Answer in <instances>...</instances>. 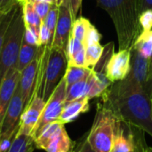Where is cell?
<instances>
[{
	"label": "cell",
	"mask_w": 152,
	"mask_h": 152,
	"mask_svg": "<svg viewBox=\"0 0 152 152\" xmlns=\"http://www.w3.org/2000/svg\"><path fill=\"white\" fill-rule=\"evenodd\" d=\"M100 98L101 102L110 108L121 122L152 137L151 95L137 82L126 77L111 83Z\"/></svg>",
	"instance_id": "6da1fadb"
},
{
	"label": "cell",
	"mask_w": 152,
	"mask_h": 152,
	"mask_svg": "<svg viewBox=\"0 0 152 152\" xmlns=\"http://www.w3.org/2000/svg\"><path fill=\"white\" fill-rule=\"evenodd\" d=\"M115 26L119 51L130 49L142 33L140 26V0H97Z\"/></svg>",
	"instance_id": "7a4b0ae2"
},
{
	"label": "cell",
	"mask_w": 152,
	"mask_h": 152,
	"mask_svg": "<svg viewBox=\"0 0 152 152\" xmlns=\"http://www.w3.org/2000/svg\"><path fill=\"white\" fill-rule=\"evenodd\" d=\"M68 59L64 50L42 46L35 94L45 102L64 77Z\"/></svg>",
	"instance_id": "3957f363"
},
{
	"label": "cell",
	"mask_w": 152,
	"mask_h": 152,
	"mask_svg": "<svg viewBox=\"0 0 152 152\" xmlns=\"http://www.w3.org/2000/svg\"><path fill=\"white\" fill-rule=\"evenodd\" d=\"M121 121L112 110L100 102L86 139L95 152H111Z\"/></svg>",
	"instance_id": "277c9868"
},
{
	"label": "cell",
	"mask_w": 152,
	"mask_h": 152,
	"mask_svg": "<svg viewBox=\"0 0 152 152\" xmlns=\"http://www.w3.org/2000/svg\"><path fill=\"white\" fill-rule=\"evenodd\" d=\"M25 24L21 4H19L6 30L0 52V85L12 68H15L23 41Z\"/></svg>",
	"instance_id": "5b68a950"
},
{
	"label": "cell",
	"mask_w": 152,
	"mask_h": 152,
	"mask_svg": "<svg viewBox=\"0 0 152 152\" xmlns=\"http://www.w3.org/2000/svg\"><path fill=\"white\" fill-rule=\"evenodd\" d=\"M66 90H67V85L63 77L61 81L59 83V85L57 86V87L54 89L50 98L45 102L41 118L31 134L33 139H35L38 135V134L41 132L44 126H45L47 124L51 122L59 119L65 105Z\"/></svg>",
	"instance_id": "8992f818"
},
{
	"label": "cell",
	"mask_w": 152,
	"mask_h": 152,
	"mask_svg": "<svg viewBox=\"0 0 152 152\" xmlns=\"http://www.w3.org/2000/svg\"><path fill=\"white\" fill-rule=\"evenodd\" d=\"M45 102L38 95L34 94L29 103L24 108L20 118L18 135H30L32 134L36 126L37 125L41 115L43 113Z\"/></svg>",
	"instance_id": "52a82bcc"
},
{
	"label": "cell",
	"mask_w": 152,
	"mask_h": 152,
	"mask_svg": "<svg viewBox=\"0 0 152 152\" xmlns=\"http://www.w3.org/2000/svg\"><path fill=\"white\" fill-rule=\"evenodd\" d=\"M58 7V20L56 23L52 47L59 48L65 51L71 36V29L74 19L69 7L64 4H61Z\"/></svg>",
	"instance_id": "ba28073f"
},
{
	"label": "cell",
	"mask_w": 152,
	"mask_h": 152,
	"mask_svg": "<svg viewBox=\"0 0 152 152\" xmlns=\"http://www.w3.org/2000/svg\"><path fill=\"white\" fill-rule=\"evenodd\" d=\"M130 50V71L127 77L137 82L151 95V88L149 83V58H146L133 46Z\"/></svg>",
	"instance_id": "9c48e42d"
},
{
	"label": "cell",
	"mask_w": 152,
	"mask_h": 152,
	"mask_svg": "<svg viewBox=\"0 0 152 152\" xmlns=\"http://www.w3.org/2000/svg\"><path fill=\"white\" fill-rule=\"evenodd\" d=\"M130 49L121 50L117 53H113L106 66L105 74L107 78L111 83L126 78L130 71Z\"/></svg>",
	"instance_id": "30bf717a"
},
{
	"label": "cell",
	"mask_w": 152,
	"mask_h": 152,
	"mask_svg": "<svg viewBox=\"0 0 152 152\" xmlns=\"http://www.w3.org/2000/svg\"><path fill=\"white\" fill-rule=\"evenodd\" d=\"M41 50H42V46H40V51H39L38 56L20 72L19 85L20 87L24 108L29 103V102L31 101V99L35 94Z\"/></svg>",
	"instance_id": "8fae6325"
},
{
	"label": "cell",
	"mask_w": 152,
	"mask_h": 152,
	"mask_svg": "<svg viewBox=\"0 0 152 152\" xmlns=\"http://www.w3.org/2000/svg\"><path fill=\"white\" fill-rule=\"evenodd\" d=\"M23 110H24V103L22 100L20 87V85L18 84L16 90L13 94V96L6 110L2 124L1 134H6L12 132L15 130L17 127H19L20 118L23 112Z\"/></svg>",
	"instance_id": "7c38bea8"
},
{
	"label": "cell",
	"mask_w": 152,
	"mask_h": 152,
	"mask_svg": "<svg viewBox=\"0 0 152 152\" xmlns=\"http://www.w3.org/2000/svg\"><path fill=\"white\" fill-rule=\"evenodd\" d=\"M20 77V72L15 68H12L0 85V134L6 110L19 84Z\"/></svg>",
	"instance_id": "4fadbf2b"
},
{
	"label": "cell",
	"mask_w": 152,
	"mask_h": 152,
	"mask_svg": "<svg viewBox=\"0 0 152 152\" xmlns=\"http://www.w3.org/2000/svg\"><path fill=\"white\" fill-rule=\"evenodd\" d=\"M89 101L90 100L87 97H84L65 103L62 112L58 120L63 125L76 120L81 114L86 113L89 110Z\"/></svg>",
	"instance_id": "5bb4252c"
},
{
	"label": "cell",
	"mask_w": 152,
	"mask_h": 152,
	"mask_svg": "<svg viewBox=\"0 0 152 152\" xmlns=\"http://www.w3.org/2000/svg\"><path fill=\"white\" fill-rule=\"evenodd\" d=\"M111 152H134V134L131 126L120 123Z\"/></svg>",
	"instance_id": "9a60e30c"
},
{
	"label": "cell",
	"mask_w": 152,
	"mask_h": 152,
	"mask_svg": "<svg viewBox=\"0 0 152 152\" xmlns=\"http://www.w3.org/2000/svg\"><path fill=\"white\" fill-rule=\"evenodd\" d=\"M73 142L70 140L64 125H62L46 148V152H69L73 148Z\"/></svg>",
	"instance_id": "2e32d148"
},
{
	"label": "cell",
	"mask_w": 152,
	"mask_h": 152,
	"mask_svg": "<svg viewBox=\"0 0 152 152\" xmlns=\"http://www.w3.org/2000/svg\"><path fill=\"white\" fill-rule=\"evenodd\" d=\"M62 125L63 124H61L59 120H56L44 126L41 132L38 134V135L34 139L35 148L45 151L49 143L53 140V136L55 135V134Z\"/></svg>",
	"instance_id": "e0dca14e"
},
{
	"label": "cell",
	"mask_w": 152,
	"mask_h": 152,
	"mask_svg": "<svg viewBox=\"0 0 152 152\" xmlns=\"http://www.w3.org/2000/svg\"><path fill=\"white\" fill-rule=\"evenodd\" d=\"M40 51V46H35V45H30L24 41H22L20 50L19 53L17 63L15 65V69L21 72L29 63H31L39 54Z\"/></svg>",
	"instance_id": "ac0fdd59"
},
{
	"label": "cell",
	"mask_w": 152,
	"mask_h": 152,
	"mask_svg": "<svg viewBox=\"0 0 152 152\" xmlns=\"http://www.w3.org/2000/svg\"><path fill=\"white\" fill-rule=\"evenodd\" d=\"M20 4L22 7L23 20H24L25 27L39 31L40 26L42 24V20L36 12L32 3L25 1Z\"/></svg>",
	"instance_id": "d6986e66"
},
{
	"label": "cell",
	"mask_w": 152,
	"mask_h": 152,
	"mask_svg": "<svg viewBox=\"0 0 152 152\" xmlns=\"http://www.w3.org/2000/svg\"><path fill=\"white\" fill-rule=\"evenodd\" d=\"M88 77H89V76L85 77L84 79L69 86H67L65 103L77 100V99H80V98L87 97Z\"/></svg>",
	"instance_id": "ffe728a7"
},
{
	"label": "cell",
	"mask_w": 152,
	"mask_h": 152,
	"mask_svg": "<svg viewBox=\"0 0 152 152\" xmlns=\"http://www.w3.org/2000/svg\"><path fill=\"white\" fill-rule=\"evenodd\" d=\"M92 71L91 68L87 67H77V66H68L67 70L64 75V79L66 81L67 86H69L85 77H88Z\"/></svg>",
	"instance_id": "44dd1931"
},
{
	"label": "cell",
	"mask_w": 152,
	"mask_h": 152,
	"mask_svg": "<svg viewBox=\"0 0 152 152\" xmlns=\"http://www.w3.org/2000/svg\"><path fill=\"white\" fill-rule=\"evenodd\" d=\"M133 47L137 49L146 58L150 59L152 54V30L142 31L134 41Z\"/></svg>",
	"instance_id": "7402d4cb"
},
{
	"label": "cell",
	"mask_w": 152,
	"mask_h": 152,
	"mask_svg": "<svg viewBox=\"0 0 152 152\" xmlns=\"http://www.w3.org/2000/svg\"><path fill=\"white\" fill-rule=\"evenodd\" d=\"M35 149L34 139L30 135H18L12 143L8 152H33Z\"/></svg>",
	"instance_id": "603a6c76"
},
{
	"label": "cell",
	"mask_w": 152,
	"mask_h": 152,
	"mask_svg": "<svg viewBox=\"0 0 152 152\" xmlns=\"http://www.w3.org/2000/svg\"><path fill=\"white\" fill-rule=\"evenodd\" d=\"M104 46L100 43L94 44L86 47V66L87 68H93L101 59L103 53Z\"/></svg>",
	"instance_id": "cb8c5ba5"
},
{
	"label": "cell",
	"mask_w": 152,
	"mask_h": 152,
	"mask_svg": "<svg viewBox=\"0 0 152 152\" xmlns=\"http://www.w3.org/2000/svg\"><path fill=\"white\" fill-rule=\"evenodd\" d=\"M90 25H91V23H90L89 20H87L84 17H79V18L76 19L72 25L70 37L84 43L86 32H87Z\"/></svg>",
	"instance_id": "d4e9b609"
},
{
	"label": "cell",
	"mask_w": 152,
	"mask_h": 152,
	"mask_svg": "<svg viewBox=\"0 0 152 152\" xmlns=\"http://www.w3.org/2000/svg\"><path fill=\"white\" fill-rule=\"evenodd\" d=\"M58 12H59V7L56 4H53L49 12L47 13V15L45 16V18L43 20L44 24L47 27V28L50 31L51 37H52L53 41L56 23H57V20H58Z\"/></svg>",
	"instance_id": "484cf974"
},
{
	"label": "cell",
	"mask_w": 152,
	"mask_h": 152,
	"mask_svg": "<svg viewBox=\"0 0 152 152\" xmlns=\"http://www.w3.org/2000/svg\"><path fill=\"white\" fill-rule=\"evenodd\" d=\"M18 4L14 8H12L11 11H9L5 14H4L3 19H2V20L0 22V52H1V48H2L3 42H4V35H5L6 30H7V28H8L11 21H12V17H13V15L15 13V11H16V8H17Z\"/></svg>",
	"instance_id": "4316f807"
},
{
	"label": "cell",
	"mask_w": 152,
	"mask_h": 152,
	"mask_svg": "<svg viewBox=\"0 0 152 152\" xmlns=\"http://www.w3.org/2000/svg\"><path fill=\"white\" fill-rule=\"evenodd\" d=\"M132 127L134 141V152H145V148L147 147L146 141L144 138L145 133L136 127Z\"/></svg>",
	"instance_id": "83f0119b"
},
{
	"label": "cell",
	"mask_w": 152,
	"mask_h": 152,
	"mask_svg": "<svg viewBox=\"0 0 152 152\" xmlns=\"http://www.w3.org/2000/svg\"><path fill=\"white\" fill-rule=\"evenodd\" d=\"M101 39H102V35L99 33L97 28L94 25L91 24L86 32V37L84 40L85 47H87V46L92 45L96 43H100Z\"/></svg>",
	"instance_id": "f1b7e54d"
},
{
	"label": "cell",
	"mask_w": 152,
	"mask_h": 152,
	"mask_svg": "<svg viewBox=\"0 0 152 152\" xmlns=\"http://www.w3.org/2000/svg\"><path fill=\"white\" fill-rule=\"evenodd\" d=\"M85 48V45H84V43L70 37L69 42H68V45H67V47H66V50H65V53H66V55H67V59L69 60L70 57H72L75 53H77L78 51H80L81 49Z\"/></svg>",
	"instance_id": "f546056e"
},
{
	"label": "cell",
	"mask_w": 152,
	"mask_h": 152,
	"mask_svg": "<svg viewBox=\"0 0 152 152\" xmlns=\"http://www.w3.org/2000/svg\"><path fill=\"white\" fill-rule=\"evenodd\" d=\"M23 41L30 45H35L39 47V31L35 30L30 28L25 27Z\"/></svg>",
	"instance_id": "4dcf8cb0"
},
{
	"label": "cell",
	"mask_w": 152,
	"mask_h": 152,
	"mask_svg": "<svg viewBox=\"0 0 152 152\" xmlns=\"http://www.w3.org/2000/svg\"><path fill=\"white\" fill-rule=\"evenodd\" d=\"M140 26L142 31L152 30V10L148 9L141 12L139 18Z\"/></svg>",
	"instance_id": "1f68e13d"
},
{
	"label": "cell",
	"mask_w": 152,
	"mask_h": 152,
	"mask_svg": "<svg viewBox=\"0 0 152 152\" xmlns=\"http://www.w3.org/2000/svg\"><path fill=\"white\" fill-rule=\"evenodd\" d=\"M68 66L86 67V47L78 51L68 60Z\"/></svg>",
	"instance_id": "d6a6232c"
},
{
	"label": "cell",
	"mask_w": 152,
	"mask_h": 152,
	"mask_svg": "<svg viewBox=\"0 0 152 152\" xmlns=\"http://www.w3.org/2000/svg\"><path fill=\"white\" fill-rule=\"evenodd\" d=\"M32 4L34 6L36 12L37 13V15L40 17V19L43 21L45 16L47 15V13L49 12L52 5L54 4H50L47 2H35V3H32Z\"/></svg>",
	"instance_id": "836d02e7"
},
{
	"label": "cell",
	"mask_w": 152,
	"mask_h": 152,
	"mask_svg": "<svg viewBox=\"0 0 152 152\" xmlns=\"http://www.w3.org/2000/svg\"><path fill=\"white\" fill-rule=\"evenodd\" d=\"M61 4H64L67 7H69V9L70 10V12L72 14V17L75 20L77 19V15L80 10L81 4H82V0H63Z\"/></svg>",
	"instance_id": "e575fe53"
},
{
	"label": "cell",
	"mask_w": 152,
	"mask_h": 152,
	"mask_svg": "<svg viewBox=\"0 0 152 152\" xmlns=\"http://www.w3.org/2000/svg\"><path fill=\"white\" fill-rule=\"evenodd\" d=\"M19 4L18 0H0V12L6 13Z\"/></svg>",
	"instance_id": "d590c367"
},
{
	"label": "cell",
	"mask_w": 152,
	"mask_h": 152,
	"mask_svg": "<svg viewBox=\"0 0 152 152\" xmlns=\"http://www.w3.org/2000/svg\"><path fill=\"white\" fill-rule=\"evenodd\" d=\"M83 139L84 140L82 141V142L77 147V152H95L92 149V147L90 146V144L88 143L86 137V138H83Z\"/></svg>",
	"instance_id": "8d00e7d4"
},
{
	"label": "cell",
	"mask_w": 152,
	"mask_h": 152,
	"mask_svg": "<svg viewBox=\"0 0 152 152\" xmlns=\"http://www.w3.org/2000/svg\"><path fill=\"white\" fill-rule=\"evenodd\" d=\"M149 83L152 91V54L149 59Z\"/></svg>",
	"instance_id": "74e56055"
},
{
	"label": "cell",
	"mask_w": 152,
	"mask_h": 152,
	"mask_svg": "<svg viewBox=\"0 0 152 152\" xmlns=\"http://www.w3.org/2000/svg\"><path fill=\"white\" fill-rule=\"evenodd\" d=\"M28 2H30V3H35V2H47V3H50V4H54L55 3L53 2V0H26ZM22 4V3H21Z\"/></svg>",
	"instance_id": "f35d334b"
},
{
	"label": "cell",
	"mask_w": 152,
	"mask_h": 152,
	"mask_svg": "<svg viewBox=\"0 0 152 152\" xmlns=\"http://www.w3.org/2000/svg\"><path fill=\"white\" fill-rule=\"evenodd\" d=\"M63 2V0H56V3H55V4L57 5V6H59V5H61V3Z\"/></svg>",
	"instance_id": "ab89813d"
},
{
	"label": "cell",
	"mask_w": 152,
	"mask_h": 152,
	"mask_svg": "<svg viewBox=\"0 0 152 152\" xmlns=\"http://www.w3.org/2000/svg\"><path fill=\"white\" fill-rule=\"evenodd\" d=\"M145 152H152V147H146L145 148Z\"/></svg>",
	"instance_id": "60d3db41"
},
{
	"label": "cell",
	"mask_w": 152,
	"mask_h": 152,
	"mask_svg": "<svg viewBox=\"0 0 152 152\" xmlns=\"http://www.w3.org/2000/svg\"><path fill=\"white\" fill-rule=\"evenodd\" d=\"M4 14H5V13H1V12H0V22H1V20H2V19H3Z\"/></svg>",
	"instance_id": "b9f144b4"
},
{
	"label": "cell",
	"mask_w": 152,
	"mask_h": 152,
	"mask_svg": "<svg viewBox=\"0 0 152 152\" xmlns=\"http://www.w3.org/2000/svg\"><path fill=\"white\" fill-rule=\"evenodd\" d=\"M26 0H18V2H19V4H21V3H23V2H25Z\"/></svg>",
	"instance_id": "7bdbcfd3"
},
{
	"label": "cell",
	"mask_w": 152,
	"mask_h": 152,
	"mask_svg": "<svg viewBox=\"0 0 152 152\" xmlns=\"http://www.w3.org/2000/svg\"><path fill=\"white\" fill-rule=\"evenodd\" d=\"M151 107H152V91L151 93Z\"/></svg>",
	"instance_id": "ee69618b"
},
{
	"label": "cell",
	"mask_w": 152,
	"mask_h": 152,
	"mask_svg": "<svg viewBox=\"0 0 152 152\" xmlns=\"http://www.w3.org/2000/svg\"><path fill=\"white\" fill-rule=\"evenodd\" d=\"M69 152H77V151H69Z\"/></svg>",
	"instance_id": "f6af8a7d"
},
{
	"label": "cell",
	"mask_w": 152,
	"mask_h": 152,
	"mask_svg": "<svg viewBox=\"0 0 152 152\" xmlns=\"http://www.w3.org/2000/svg\"><path fill=\"white\" fill-rule=\"evenodd\" d=\"M53 2H54V3H56V0H53Z\"/></svg>",
	"instance_id": "bcb514c9"
}]
</instances>
